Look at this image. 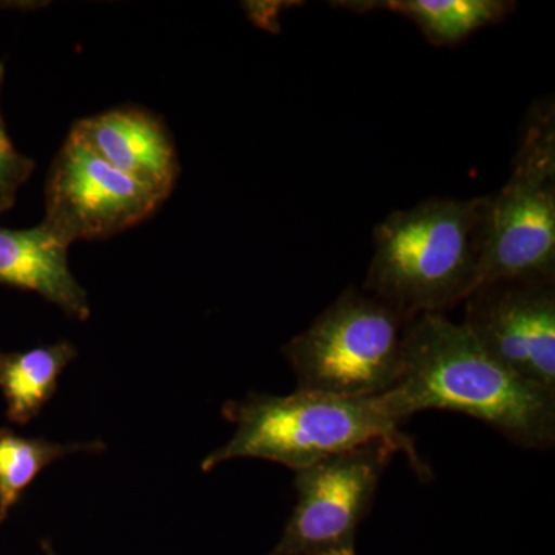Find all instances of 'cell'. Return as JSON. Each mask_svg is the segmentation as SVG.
Returning <instances> with one entry per match:
<instances>
[{"instance_id": "7c38bea8", "label": "cell", "mask_w": 555, "mask_h": 555, "mask_svg": "<svg viewBox=\"0 0 555 555\" xmlns=\"http://www.w3.org/2000/svg\"><path fill=\"white\" fill-rule=\"evenodd\" d=\"M76 358L78 349L69 341L0 353V390L10 422L17 426L33 422L56 396L62 372Z\"/></svg>"}, {"instance_id": "6da1fadb", "label": "cell", "mask_w": 555, "mask_h": 555, "mask_svg": "<svg viewBox=\"0 0 555 555\" xmlns=\"http://www.w3.org/2000/svg\"><path fill=\"white\" fill-rule=\"evenodd\" d=\"M385 396L404 423L438 409L480 420L520 448L555 444V392L511 371L444 313L404 328L400 378Z\"/></svg>"}, {"instance_id": "8992f818", "label": "cell", "mask_w": 555, "mask_h": 555, "mask_svg": "<svg viewBox=\"0 0 555 555\" xmlns=\"http://www.w3.org/2000/svg\"><path fill=\"white\" fill-rule=\"evenodd\" d=\"M393 454L389 444L374 443L297 470V503L268 555L356 553L358 526L367 517Z\"/></svg>"}, {"instance_id": "3957f363", "label": "cell", "mask_w": 555, "mask_h": 555, "mask_svg": "<svg viewBox=\"0 0 555 555\" xmlns=\"http://www.w3.org/2000/svg\"><path fill=\"white\" fill-rule=\"evenodd\" d=\"M486 196L430 198L374 229L363 291L406 323L465 301L477 281Z\"/></svg>"}, {"instance_id": "2e32d148", "label": "cell", "mask_w": 555, "mask_h": 555, "mask_svg": "<svg viewBox=\"0 0 555 555\" xmlns=\"http://www.w3.org/2000/svg\"><path fill=\"white\" fill-rule=\"evenodd\" d=\"M343 555H357L356 553H352V554H343Z\"/></svg>"}, {"instance_id": "8fae6325", "label": "cell", "mask_w": 555, "mask_h": 555, "mask_svg": "<svg viewBox=\"0 0 555 555\" xmlns=\"http://www.w3.org/2000/svg\"><path fill=\"white\" fill-rule=\"evenodd\" d=\"M337 5L360 13L390 11L415 24L433 46L452 47L465 42L481 28L502 22L516 10L517 3L507 0H366L338 2Z\"/></svg>"}, {"instance_id": "9c48e42d", "label": "cell", "mask_w": 555, "mask_h": 555, "mask_svg": "<svg viewBox=\"0 0 555 555\" xmlns=\"http://www.w3.org/2000/svg\"><path fill=\"white\" fill-rule=\"evenodd\" d=\"M69 133L105 163L139 184L169 198L179 177V159L166 122L155 113L122 105L78 120Z\"/></svg>"}, {"instance_id": "52a82bcc", "label": "cell", "mask_w": 555, "mask_h": 555, "mask_svg": "<svg viewBox=\"0 0 555 555\" xmlns=\"http://www.w3.org/2000/svg\"><path fill=\"white\" fill-rule=\"evenodd\" d=\"M166 201L68 133L47 177L42 224L69 247L78 241L108 240L141 224Z\"/></svg>"}, {"instance_id": "30bf717a", "label": "cell", "mask_w": 555, "mask_h": 555, "mask_svg": "<svg viewBox=\"0 0 555 555\" xmlns=\"http://www.w3.org/2000/svg\"><path fill=\"white\" fill-rule=\"evenodd\" d=\"M0 286L35 292L73 320L91 315L89 297L68 264V247L43 228L0 229Z\"/></svg>"}, {"instance_id": "5bb4252c", "label": "cell", "mask_w": 555, "mask_h": 555, "mask_svg": "<svg viewBox=\"0 0 555 555\" xmlns=\"http://www.w3.org/2000/svg\"><path fill=\"white\" fill-rule=\"evenodd\" d=\"M3 80H5V62H0V94H2ZM36 169L35 160L22 155L14 147L13 141L7 131L0 108V214L9 211L16 204L17 193L30 181Z\"/></svg>"}, {"instance_id": "ba28073f", "label": "cell", "mask_w": 555, "mask_h": 555, "mask_svg": "<svg viewBox=\"0 0 555 555\" xmlns=\"http://www.w3.org/2000/svg\"><path fill=\"white\" fill-rule=\"evenodd\" d=\"M463 302V326L492 357L555 392V280L492 281Z\"/></svg>"}, {"instance_id": "9a60e30c", "label": "cell", "mask_w": 555, "mask_h": 555, "mask_svg": "<svg viewBox=\"0 0 555 555\" xmlns=\"http://www.w3.org/2000/svg\"><path fill=\"white\" fill-rule=\"evenodd\" d=\"M42 550L46 555H56V553L53 551V547L50 546L49 542H42Z\"/></svg>"}, {"instance_id": "7a4b0ae2", "label": "cell", "mask_w": 555, "mask_h": 555, "mask_svg": "<svg viewBox=\"0 0 555 555\" xmlns=\"http://www.w3.org/2000/svg\"><path fill=\"white\" fill-rule=\"evenodd\" d=\"M222 415L235 425L224 447L201 463L204 473L235 459H259L297 470L321 460L374 443H386L404 454L420 478L430 477L414 440L403 433V420L385 393L339 397L297 389L291 396L250 392L228 401Z\"/></svg>"}, {"instance_id": "277c9868", "label": "cell", "mask_w": 555, "mask_h": 555, "mask_svg": "<svg viewBox=\"0 0 555 555\" xmlns=\"http://www.w3.org/2000/svg\"><path fill=\"white\" fill-rule=\"evenodd\" d=\"M555 280V108L553 98L526 116L513 171L486 196L476 287L499 280Z\"/></svg>"}, {"instance_id": "5b68a950", "label": "cell", "mask_w": 555, "mask_h": 555, "mask_svg": "<svg viewBox=\"0 0 555 555\" xmlns=\"http://www.w3.org/2000/svg\"><path fill=\"white\" fill-rule=\"evenodd\" d=\"M409 323L367 292L347 288L283 347L298 389L377 397L397 385Z\"/></svg>"}, {"instance_id": "4fadbf2b", "label": "cell", "mask_w": 555, "mask_h": 555, "mask_svg": "<svg viewBox=\"0 0 555 555\" xmlns=\"http://www.w3.org/2000/svg\"><path fill=\"white\" fill-rule=\"evenodd\" d=\"M105 448L101 440L61 444L47 438L22 437L13 430L0 429V525L43 469L64 456L82 452L100 454Z\"/></svg>"}]
</instances>
